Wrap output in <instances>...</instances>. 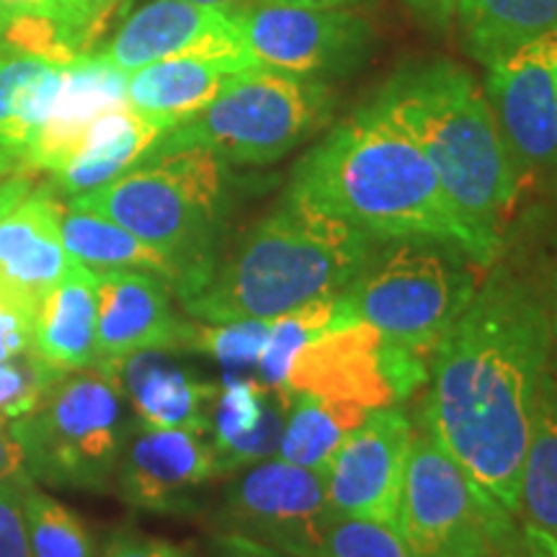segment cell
<instances>
[{"mask_svg": "<svg viewBox=\"0 0 557 557\" xmlns=\"http://www.w3.org/2000/svg\"><path fill=\"white\" fill-rule=\"evenodd\" d=\"M549 338L540 292L493 271L431 361L423 426L513 517Z\"/></svg>", "mask_w": 557, "mask_h": 557, "instance_id": "6da1fadb", "label": "cell"}, {"mask_svg": "<svg viewBox=\"0 0 557 557\" xmlns=\"http://www.w3.org/2000/svg\"><path fill=\"white\" fill-rule=\"evenodd\" d=\"M374 243L426 240L491 269L500 240L472 225L431 163L372 103L336 124L297 163L289 189Z\"/></svg>", "mask_w": 557, "mask_h": 557, "instance_id": "7a4b0ae2", "label": "cell"}, {"mask_svg": "<svg viewBox=\"0 0 557 557\" xmlns=\"http://www.w3.org/2000/svg\"><path fill=\"white\" fill-rule=\"evenodd\" d=\"M374 248L357 227L287 191L225 259L212 261L176 297L199 323L276 320L344 295Z\"/></svg>", "mask_w": 557, "mask_h": 557, "instance_id": "3957f363", "label": "cell"}, {"mask_svg": "<svg viewBox=\"0 0 557 557\" xmlns=\"http://www.w3.org/2000/svg\"><path fill=\"white\" fill-rule=\"evenodd\" d=\"M372 107L426 156L459 212L500 240L521 189L475 75L451 60L410 62L377 90Z\"/></svg>", "mask_w": 557, "mask_h": 557, "instance_id": "277c9868", "label": "cell"}, {"mask_svg": "<svg viewBox=\"0 0 557 557\" xmlns=\"http://www.w3.org/2000/svg\"><path fill=\"white\" fill-rule=\"evenodd\" d=\"M101 214L171 261L173 292L191 289L212 267L227 207V163L205 148L150 150L120 178L67 199Z\"/></svg>", "mask_w": 557, "mask_h": 557, "instance_id": "5b68a950", "label": "cell"}, {"mask_svg": "<svg viewBox=\"0 0 557 557\" xmlns=\"http://www.w3.org/2000/svg\"><path fill=\"white\" fill-rule=\"evenodd\" d=\"M475 269L468 256L438 243H377L341 302L393 351L431 367L475 295Z\"/></svg>", "mask_w": 557, "mask_h": 557, "instance_id": "8992f818", "label": "cell"}, {"mask_svg": "<svg viewBox=\"0 0 557 557\" xmlns=\"http://www.w3.org/2000/svg\"><path fill=\"white\" fill-rule=\"evenodd\" d=\"M135 418L114 369L65 372L29 416L11 423L34 483L103 493L114 483Z\"/></svg>", "mask_w": 557, "mask_h": 557, "instance_id": "52a82bcc", "label": "cell"}, {"mask_svg": "<svg viewBox=\"0 0 557 557\" xmlns=\"http://www.w3.org/2000/svg\"><path fill=\"white\" fill-rule=\"evenodd\" d=\"M333 103L329 81L250 67L197 116L165 132L152 150L205 148L227 165H269L323 129Z\"/></svg>", "mask_w": 557, "mask_h": 557, "instance_id": "ba28073f", "label": "cell"}, {"mask_svg": "<svg viewBox=\"0 0 557 557\" xmlns=\"http://www.w3.org/2000/svg\"><path fill=\"white\" fill-rule=\"evenodd\" d=\"M395 529L418 557H519L524 532L423 426L403 475Z\"/></svg>", "mask_w": 557, "mask_h": 557, "instance_id": "9c48e42d", "label": "cell"}, {"mask_svg": "<svg viewBox=\"0 0 557 557\" xmlns=\"http://www.w3.org/2000/svg\"><path fill=\"white\" fill-rule=\"evenodd\" d=\"M336 517L323 472L271 457L230 472L218 504V532H235L295 557H312Z\"/></svg>", "mask_w": 557, "mask_h": 557, "instance_id": "30bf717a", "label": "cell"}, {"mask_svg": "<svg viewBox=\"0 0 557 557\" xmlns=\"http://www.w3.org/2000/svg\"><path fill=\"white\" fill-rule=\"evenodd\" d=\"M485 96L517 171L519 189L557 178L555 32L513 47L485 65Z\"/></svg>", "mask_w": 557, "mask_h": 557, "instance_id": "8fae6325", "label": "cell"}, {"mask_svg": "<svg viewBox=\"0 0 557 557\" xmlns=\"http://www.w3.org/2000/svg\"><path fill=\"white\" fill-rule=\"evenodd\" d=\"M243 45L256 67L325 81L351 73L372 47V26L351 9L246 3L238 9Z\"/></svg>", "mask_w": 557, "mask_h": 557, "instance_id": "7c38bea8", "label": "cell"}, {"mask_svg": "<svg viewBox=\"0 0 557 557\" xmlns=\"http://www.w3.org/2000/svg\"><path fill=\"white\" fill-rule=\"evenodd\" d=\"M413 421L398 406L372 408L323 470L325 493L338 517L398 524V504Z\"/></svg>", "mask_w": 557, "mask_h": 557, "instance_id": "4fadbf2b", "label": "cell"}, {"mask_svg": "<svg viewBox=\"0 0 557 557\" xmlns=\"http://www.w3.org/2000/svg\"><path fill=\"white\" fill-rule=\"evenodd\" d=\"M222 478L218 451L207 431L132 426L114 483L124 504L139 511L189 517L201 493Z\"/></svg>", "mask_w": 557, "mask_h": 557, "instance_id": "5bb4252c", "label": "cell"}, {"mask_svg": "<svg viewBox=\"0 0 557 557\" xmlns=\"http://www.w3.org/2000/svg\"><path fill=\"white\" fill-rule=\"evenodd\" d=\"M124 75L150 62L209 54L256 67L238 24V9H218L191 0H150L124 18L120 32L101 52Z\"/></svg>", "mask_w": 557, "mask_h": 557, "instance_id": "9a60e30c", "label": "cell"}, {"mask_svg": "<svg viewBox=\"0 0 557 557\" xmlns=\"http://www.w3.org/2000/svg\"><path fill=\"white\" fill-rule=\"evenodd\" d=\"M99 364H116L139 351H191L197 323L173 310L171 284L150 271H96Z\"/></svg>", "mask_w": 557, "mask_h": 557, "instance_id": "2e32d148", "label": "cell"}, {"mask_svg": "<svg viewBox=\"0 0 557 557\" xmlns=\"http://www.w3.org/2000/svg\"><path fill=\"white\" fill-rule=\"evenodd\" d=\"M62 207L52 184L34 186L0 220V289L34 310L75 263L62 240Z\"/></svg>", "mask_w": 557, "mask_h": 557, "instance_id": "e0dca14e", "label": "cell"}, {"mask_svg": "<svg viewBox=\"0 0 557 557\" xmlns=\"http://www.w3.org/2000/svg\"><path fill=\"white\" fill-rule=\"evenodd\" d=\"M127 103V75L101 52H86L62 62V81L50 116L29 143L24 169L62 171L75 156L86 129L107 111Z\"/></svg>", "mask_w": 557, "mask_h": 557, "instance_id": "ac0fdd59", "label": "cell"}, {"mask_svg": "<svg viewBox=\"0 0 557 557\" xmlns=\"http://www.w3.org/2000/svg\"><path fill=\"white\" fill-rule=\"evenodd\" d=\"M171 354L139 351L107 367L114 369L137 426L194 429L209 434V413L220 385L201 380Z\"/></svg>", "mask_w": 557, "mask_h": 557, "instance_id": "d6986e66", "label": "cell"}, {"mask_svg": "<svg viewBox=\"0 0 557 557\" xmlns=\"http://www.w3.org/2000/svg\"><path fill=\"white\" fill-rule=\"evenodd\" d=\"M246 70L243 62L209 54L150 62L127 75V107L169 132L207 109Z\"/></svg>", "mask_w": 557, "mask_h": 557, "instance_id": "ffe728a7", "label": "cell"}, {"mask_svg": "<svg viewBox=\"0 0 557 557\" xmlns=\"http://www.w3.org/2000/svg\"><path fill=\"white\" fill-rule=\"evenodd\" d=\"M287 413V395L256 377H227L209 413V438L222 475L276 457Z\"/></svg>", "mask_w": 557, "mask_h": 557, "instance_id": "44dd1931", "label": "cell"}, {"mask_svg": "<svg viewBox=\"0 0 557 557\" xmlns=\"http://www.w3.org/2000/svg\"><path fill=\"white\" fill-rule=\"evenodd\" d=\"M96 315L99 274L75 261L73 269L39 299L32 348L60 372L96 367Z\"/></svg>", "mask_w": 557, "mask_h": 557, "instance_id": "7402d4cb", "label": "cell"}, {"mask_svg": "<svg viewBox=\"0 0 557 557\" xmlns=\"http://www.w3.org/2000/svg\"><path fill=\"white\" fill-rule=\"evenodd\" d=\"M163 135L165 129L160 124L145 120L127 103L111 109L86 129L65 169L52 173V189L60 197L73 199L107 186L148 156Z\"/></svg>", "mask_w": 557, "mask_h": 557, "instance_id": "603a6c76", "label": "cell"}, {"mask_svg": "<svg viewBox=\"0 0 557 557\" xmlns=\"http://www.w3.org/2000/svg\"><path fill=\"white\" fill-rule=\"evenodd\" d=\"M372 408L318 393H289L276 457L297 468L323 472L348 434Z\"/></svg>", "mask_w": 557, "mask_h": 557, "instance_id": "cb8c5ba5", "label": "cell"}, {"mask_svg": "<svg viewBox=\"0 0 557 557\" xmlns=\"http://www.w3.org/2000/svg\"><path fill=\"white\" fill-rule=\"evenodd\" d=\"M62 81V62L34 54H0V148L24 156L50 116Z\"/></svg>", "mask_w": 557, "mask_h": 557, "instance_id": "d4e9b609", "label": "cell"}, {"mask_svg": "<svg viewBox=\"0 0 557 557\" xmlns=\"http://www.w3.org/2000/svg\"><path fill=\"white\" fill-rule=\"evenodd\" d=\"M60 227L67 253L86 269L150 271V274L163 276L173 287L176 271H173L171 261L116 222L65 205L60 214Z\"/></svg>", "mask_w": 557, "mask_h": 557, "instance_id": "484cf974", "label": "cell"}, {"mask_svg": "<svg viewBox=\"0 0 557 557\" xmlns=\"http://www.w3.org/2000/svg\"><path fill=\"white\" fill-rule=\"evenodd\" d=\"M519 517L557 540V367L545 369L521 468Z\"/></svg>", "mask_w": 557, "mask_h": 557, "instance_id": "4316f807", "label": "cell"}, {"mask_svg": "<svg viewBox=\"0 0 557 557\" xmlns=\"http://www.w3.org/2000/svg\"><path fill=\"white\" fill-rule=\"evenodd\" d=\"M459 26L470 58L487 65L513 47L557 32V0H493Z\"/></svg>", "mask_w": 557, "mask_h": 557, "instance_id": "83f0119b", "label": "cell"}, {"mask_svg": "<svg viewBox=\"0 0 557 557\" xmlns=\"http://www.w3.org/2000/svg\"><path fill=\"white\" fill-rule=\"evenodd\" d=\"M24 513L34 557H96V540L86 521L37 483L26 487Z\"/></svg>", "mask_w": 557, "mask_h": 557, "instance_id": "f1b7e54d", "label": "cell"}, {"mask_svg": "<svg viewBox=\"0 0 557 557\" xmlns=\"http://www.w3.org/2000/svg\"><path fill=\"white\" fill-rule=\"evenodd\" d=\"M271 320H243V323L199 325L191 351L207 354L225 367L227 377H256L261 351L267 346Z\"/></svg>", "mask_w": 557, "mask_h": 557, "instance_id": "f546056e", "label": "cell"}, {"mask_svg": "<svg viewBox=\"0 0 557 557\" xmlns=\"http://www.w3.org/2000/svg\"><path fill=\"white\" fill-rule=\"evenodd\" d=\"M312 557H418L395 527L357 517H333Z\"/></svg>", "mask_w": 557, "mask_h": 557, "instance_id": "4dcf8cb0", "label": "cell"}, {"mask_svg": "<svg viewBox=\"0 0 557 557\" xmlns=\"http://www.w3.org/2000/svg\"><path fill=\"white\" fill-rule=\"evenodd\" d=\"M62 374L65 372L47 364L34 348L0 361V423L11 426L18 418L29 416Z\"/></svg>", "mask_w": 557, "mask_h": 557, "instance_id": "1f68e13d", "label": "cell"}, {"mask_svg": "<svg viewBox=\"0 0 557 557\" xmlns=\"http://www.w3.org/2000/svg\"><path fill=\"white\" fill-rule=\"evenodd\" d=\"M116 0H0V21L13 16H47L65 24L86 50L107 24Z\"/></svg>", "mask_w": 557, "mask_h": 557, "instance_id": "d6a6232c", "label": "cell"}, {"mask_svg": "<svg viewBox=\"0 0 557 557\" xmlns=\"http://www.w3.org/2000/svg\"><path fill=\"white\" fill-rule=\"evenodd\" d=\"M29 483H34L29 475L0 483V557H34L24 513V493Z\"/></svg>", "mask_w": 557, "mask_h": 557, "instance_id": "836d02e7", "label": "cell"}, {"mask_svg": "<svg viewBox=\"0 0 557 557\" xmlns=\"http://www.w3.org/2000/svg\"><path fill=\"white\" fill-rule=\"evenodd\" d=\"M37 310L0 289V361H9L34 346Z\"/></svg>", "mask_w": 557, "mask_h": 557, "instance_id": "e575fe53", "label": "cell"}, {"mask_svg": "<svg viewBox=\"0 0 557 557\" xmlns=\"http://www.w3.org/2000/svg\"><path fill=\"white\" fill-rule=\"evenodd\" d=\"M103 557H191V553L171 540L145 534L132 527H122L109 537Z\"/></svg>", "mask_w": 557, "mask_h": 557, "instance_id": "d590c367", "label": "cell"}, {"mask_svg": "<svg viewBox=\"0 0 557 557\" xmlns=\"http://www.w3.org/2000/svg\"><path fill=\"white\" fill-rule=\"evenodd\" d=\"M207 557H295L235 532H218L207 545Z\"/></svg>", "mask_w": 557, "mask_h": 557, "instance_id": "8d00e7d4", "label": "cell"}, {"mask_svg": "<svg viewBox=\"0 0 557 557\" xmlns=\"http://www.w3.org/2000/svg\"><path fill=\"white\" fill-rule=\"evenodd\" d=\"M406 3L421 21L438 26V29H447V26L457 24L465 0H406Z\"/></svg>", "mask_w": 557, "mask_h": 557, "instance_id": "74e56055", "label": "cell"}, {"mask_svg": "<svg viewBox=\"0 0 557 557\" xmlns=\"http://www.w3.org/2000/svg\"><path fill=\"white\" fill-rule=\"evenodd\" d=\"M16 475H29L24 451H21L18 438L13 436V429L0 423V483Z\"/></svg>", "mask_w": 557, "mask_h": 557, "instance_id": "f35d334b", "label": "cell"}, {"mask_svg": "<svg viewBox=\"0 0 557 557\" xmlns=\"http://www.w3.org/2000/svg\"><path fill=\"white\" fill-rule=\"evenodd\" d=\"M34 189V171L24 169L0 181V220Z\"/></svg>", "mask_w": 557, "mask_h": 557, "instance_id": "ab89813d", "label": "cell"}, {"mask_svg": "<svg viewBox=\"0 0 557 557\" xmlns=\"http://www.w3.org/2000/svg\"><path fill=\"white\" fill-rule=\"evenodd\" d=\"M519 557H557V540L534 527H524V545Z\"/></svg>", "mask_w": 557, "mask_h": 557, "instance_id": "60d3db41", "label": "cell"}, {"mask_svg": "<svg viewBox=\"0 0 557 557\" xmlns=\"http://www.w3.org/2000/svg\"><path fill=\"white\" fill-rule=\"evenodd\" d=\"M253 3V0H250ZM256 3H278V5H305V9H351L361 0H256Z\"/></svg>", "mask_w": 557, "mask_h": 557, "instance_id": "b9f144b4", "label": "cell"}, {"mask_svg": "<svg viewBox=\"0 0 557 557\" xmlns=\"http://www.w3.org/2000/svg\"><path fill=\"white\" fill-rule=\"evenodd\" d=\"M24 169V163H21L18 156H13L11 150L0 148V181H3L5 176H11V173H16Z\"/></svg>", "mask_w": 557, "mask_h": 557, "instance_id": "7bdbcfd3", "label": "cell"}, {"mask_svg": "<svg viewBox=\"0 0 557 557\" xmlns=\"http://www.w3.org/2000/svg\"><path fill=\"white\" fill-rule=\"evenodd\" d=\"M191 3H201V5H218V9H240V5L250 3V0H191Z\"/></svg>", "mask_w": 557, "mask_h": 557, "instance_id": "ee69618b", "label": "cell"}, {"mask_svg": "<svg viewBox=\"0 0 557 557\" xmlns=\"http://www.w3.org/2000/svg\"><path fill=\"white\" fill-rule=\"evenodd\" d=\"M549 325H553V336L557 338V276H555V310H553V318H549Z\"/></svg>", "mask_w": 557, "mask_h": 557, "instance_id": "f6af8a7d", "label": "cell"}, {"mask_svg": "<svg viewBox=\"0 0 557 557\" xmlns=\"http://www.w3.org/2000/svg\"><path fill=\"white\" fill-rule=\"evenodd\" d=\"M485 557H506V555H485Z\"/></svg>", "mask_w": 557, "mask_h": 557, "instance_id": "bcb514c9", "label": "cell"}, {"mask_svg": "<svg viewBox=\"0 0 557 557\" xmlns=\"http://www.w3.org/2000/svg\"><path fill=\"white\" fill-rule=\"evenodd\" d=\"M555 39H557V32H555Z\"/></svg>", "mask_w": 557, "mask_h": 557, "instance_id": "7dc6e473", "label": "cell"}]
</instances>
